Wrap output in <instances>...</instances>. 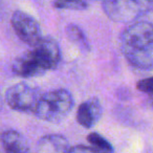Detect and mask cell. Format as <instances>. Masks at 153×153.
Listing matches in <instances>:
<instances>
[{"instance_id":"6da1fadb","label":"cell","mask_w":153,"mask_h":153,"mask_svg":"<svg viewBox=\"0 0 153 153\" xmlns=\"http://www.w3.org/2000/svg\"><path fill=\"white\" fill-rule=\"evenodd\" d=\"M120 46L132 66L145 70L153 68V24L147 21L129 24L122 33Z\"/></svg>"},{"instance_id":"7a4b0ae2","label":"cell","mask_w":153,"mask_h":153,"mask_svg":"<svg viewBox=\"0 0 153 153\" xmlns=\"http://www.w3.org/2000/svg\"><path fill=\"white\" fill-rule=\"evenodd\" d=\"M74 107V98L69 90L59 88L49 90L40 97L34 113L38 119L48 123L62 122Z\"/></svg>"},{"instance_id":"3957f363","label":"cell","mask_w":153,"mask_h":153,"mask_svg":"<svg viewBox=\"0 0 153 153\" xmlns=\"http://www.w3.org/2000/svg\"><path fill=\"white\" fill-rule=\"evenodd\" d=\"M40 97L36 88L23 82L12 85L5 92L7 104L20 112H34Z\"/></svg>"},{"instance_id":"277c9868","label":"cell","mask_w":153,"mask_h":153,"mask_svg":"<svg viewBox=\"0 0 153 153\" xmlns=\"http://www.w3.org/2000/svg\"><path fill=\"white\" fill-rule=\"evenodd\" d=\"M105 15L113 22L131 24L142 13L140 0H102Z\"/></svg>"},{"instance_id":"5b68a950","label":"cell","mask_w":153,"mask_h":153,"mask_svg":"<svg viewBox=\"0 0 153 153\" xmlns=\"http://www.w3.org/2000/svg\"><path fill=\"white\" fill-rule=\"evenodd\" d=\"M11 23L18 38L30 46L34 47L42 39L41 28L37 20L22 11H15Z\"/></svg>"},{"instance_id":"8992f818","label":"cell","mask_w":153,"mask_h":153,"mask_svg":"<svg viewBox=\"0 0 153 153\" xmlns=\"http://www.w3.org/2000/svg\"><path fill=\"white\" fill-rule=\"evenodd\" d=\"M12 70L15 74L22 78H35L43 76L48 69L34 49L20 55L12 64Z\"/></svg>"},{"instance_id":"52a82bcc","label":"cell","mask_w":153,"mask_h":153,"mask_svg":"<svg viewBox=\"0 0 153 153\" xmlns=\"http://www.w3.org/2000/svg\"><path fill=\"white\" fill-rule=\"evenodd\" d=\"M48 70L57 68L61 61V51L58 42L51 37H42L40 41L33 47Z\"/></svg>"},{"instance_id":"ba28073f","label":"cell","mask_w":153,"mask_h":153,"mask_svg":"<svg viewBox=\"0 0 153 153\" xmlns=\"http://www.w3.org/2000/svg\"><path fill=\"white\" fill-rule=\"evenodd\" d=\"M102 117V105L97 98H91L81 103L76 110V122L82 127L92 128Z\"/></svg>"},{"instance_id":"9c48e42d","label":"cell","mask_w":153,"mask_h":153,"mask_svg":"<svg viewBox=\"0 0 153 153\" xmlns=\"http://www.w3.org/2000/svg\"><path fill=\"white\" fill-rule=\"evenodd\" d=\"M68 140L62 134H47L37 143L36 153H68Z\"/></svg>"},{"instance_id":"30bf717a","label":"cell","mask_w":153,"mask_h":153,"mask_svg":"<svg viewBox=\"0 0 153 153\" xmlns=\"http://www.w3.org/2000/svg\"><path fill=\"white\" fill-rule=\"evenodd\" d=\"M1 143L5 153H30L26 138L16 130H7L3 132Z\"/></svg>"},{"instance_id":"8fae6325","label":"cell","mask_w":153,"mask_h":153,"mask_svg":"<svg viewBox=\"0 0 153 153\" xmlns=\"http://www.w3.org/2000/svg\"><path fill=\"white\" fill-rule=\"evenodd\" d=\"M66 35L68 39L83 53H88L90 51V45L85 33L76 24H68L66 26Z\"/></svg>"},{"instance_id":"7c38bea8","label":"cell","mask_w":153,"mask_h":153,"mask_svg":"<svg viewBox=\"0 0 153 153\" xmlns=\"http://www.w3.org/2000/svg\"><path fill=\"white\" fill-rule=\"evenodd\" d=\"M87 142L97 153H114L112 145L101 134L91 132L87 135Z\"/></svg>"},{"instance_id":"4fadbf2b","label":"cell","mask_w":153,"mask_h":153,"mask_svg":"<svg viewBox=\"0 0 153 153\" xmlns=\"http://www.w3.org/2000/svg\"><path fill=\"white\" fill-rule=\"evenodd\" d=\"M53 5L60 10L83 11L88 7L86 0H53Z\"/></svg>"},{"instance_id":"5bb4252c","label":"cell","mask_w":153,"mask_h":153,"mask_svg":"<svg viewBox=\"0 0 153 153\" xmlns=\"http://www.w3.org/2000/svg\"><path fill=\"white\" fill-rule=\"evenodd\" d=\"M136 88L140 92H144L149 96H153V76H149L137 82Z\"/></svg>"},{"instance_id":"9a60e30c","label":"cell","mask_w":153,"mask_h":153,"mask_svg":"<svg viewBox=\"0 0 153 153\" xmlns=\"http://www.w3.org/2000/svg\"><path fill=\"white\" fill-rule=\"evenodd\" d=\"M68 153H97L94 148L85 145H78V146L70 147Z\"/></svg>"},{"instance_id":"2e32d148","label":"cell","mask_w":153,"mask_h":153,"mask_svg":"<svg viewBox=\"0 0 153 153\" xmlns=\"http://www.w3.org/2000/svg\"><path fill=\"white\" fill-rule=\"evenodd\" d=\"M149 9H150L151 11L153 12V0H151V1H149Z\"/></svg>"},{"instance_id":"e0dca14e","label":"cell","mask_w":153,"mask_h":153,"mask_svg":"<svg viewBox=\"0 0 153 153\" xmlns=\"http://www.w3.org/2000/svg\"><path fill=\"white\" fill-rule=\"evenodd\" d=\"M149 103H150V105L153 107V96H150V97H149Z\"/></svg>"},{"instance_id":"ac0fdd59","label":"cell","mask_w":153,"mask_h":153,"mask_svg":"<svg viewBox=\"0 0 153 153\" xmlns=\"http://www.w3.org/2000/svg\"><path fill=\"white\" fill-rule=\"evenodd\" d=\"M148 1H151V0H148Z\"/></svg>"}]
</instances>
